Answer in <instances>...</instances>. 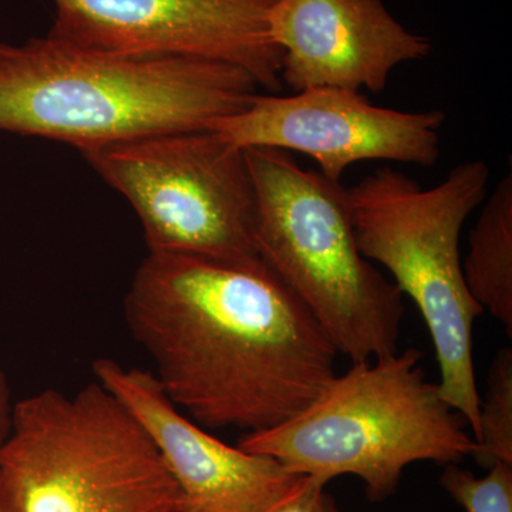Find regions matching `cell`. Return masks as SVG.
<instances>
[{"mask_svg": "<svg viewBox=\"0 0 512 512\" xmlns=\"http://www.w3.org/2000/svg\"><path fill=\"white\" fill-rule=\"evenodd\" d=\"M444 121L441 110L384 109L350 90L311 89L288 97L258 94L247 109L208 128L239 148L306 154L319 173L340 183L360 161L431 167L440 160Z\"/></svg>", "mask_w": 512, "mask_h": 512, "instance_id": "9", "label": "cell"}, {"mask_svg": "<svg viewBox=\"0 0 512 512\" xmlns=\"http://www.w3.org/2000/svg\"><path fill=\"white\" fill-rule=\"evenodd\" d=\"M244 151L259 259L305 303L339 355L359 363L396 353L403 295L360 254L346 188L288 151Z\"/></svg>", "mask_w": 512, "mask_h": 512, "instance_id": "4", "label": "cell"}, {"mask_svg": "<svg viewBox=\"0 0 512 512\" xmlns=\"http://www.w3.org/2000/svg\"><path fill=\"white\" fill-rule=\"evenodd\" d=\"M421 359V350L409 348L352 363L301 413L242 434L238 447L325 485L346 474L359 477L367 498L382 503L410 464L460 463L477 448L466 419L427 379Z\"/></svg>", "mask_w": 512, "mask_h": 512, "instance_id": "3", "label": "cell"}, {"mask_svg": "<svg viewBox=\"0 0 512 512\" xmlns=\"http://www.w3.org/2000/svg\"><path fill=\"white\" fill-rule=\"evenodd\" d=\"M0 478L18 512L184 510L157 448L99 382L16 402Z\"/></svg>", "mask_w": 512, "mask_h": 512, "instance_id": "6", "label": "cell"}, {"mask_svg": "<svg viewBox=\"0 0 512 512\" xmlns=\"http://www.w3.org/2000/svg\"><path fill=\"white\" fill-rule=\"evenodd\" d=\"M478 466L512 464V350L501 349L487 379L485 399H480V436L474 451Z\"/></svg>", "mask_w": 512, "mask_h": 512, "instance_id": "13", "label": "cell"}, {"mask_svg": "<svg viewBox=\"0 0 512 512\" xmlns=\"http://www.w3.org/2000/svg\"><path fill=\"white\" fill-rule=\"evenodd\" d=\"M463 274L471 296L512 335V173L501 178L468 238Z\"/></svg>", "mask_w": 512, "mask_h": 512, "instance_id": "12", "label": "cell"}, {"mask_svg": "<svg viewBox=\"0 0 512 512\" xmlns=\"http://www.w3.org/2000/svg\"><path fill=\"white\" fill-rule=\"evenodd\" d=\"M143 225L148 252L255 261V190L244 148L204 130L80 151Z\"/></svg>", "mask_w": 512, "mask_h": 512, "instance_id": "7", "label": "cell"}, {"mask_svg": "<svg viewBox=\"0 0 512 512\" xmlns=\"http://www.w3.org/2000/svg\"><path fill=\"white\" fill-rule=\"evenodd\" d=\"M440 485L466 512H512V464L495 463L484 477L446 464Z\"/></svg>", "mask_w": 512, "mask_h": 512, "instance_id": "14", "label": "cell"}, {"mask_svg": "<svg viewBox=\"0 0 512 512\" xmlns=\"http://www.w3.org/2000/svg\"><path fill=\"white\" fill-rule=\"evenodd\" d=\"M47 36L123 56H184L241 67L279 93L281 49L269 33L278 0H52Z\"/></svg>", "mask_w": 512, "mask_h": 512, "instance_id": "8", "label": "cell"}, {"mask_svg": "<svg viewBox=\"0 0 512 512\" xmlns=\"http://www.w3.org/2000/svg\"><path fill=\"white\" fill-rule=\"evenodd\" d=\"M13 409H15V403L12 402L8 379L0 363V450L5 446L12 431Z\"/></svg>", "mask_w": 512, "mask_h": 512, "instance_id": "16", "label": "cell"}, {"mask_svg": "<svg viewBox=\"0 0 512 512\" xmlns=\"http://www.w3.org/2000/svg\"><path fill=\"white\" fill-rule=\"evenodd\" d=\"M259 84L241 67L184 56H123L35 37L0 43V131L77 150L204 130L247 109Z\"/></svg>", "mask_w": 512, "mask_h": 512, "instance_id": "2", "label": "cell"}, {"mask_svg": "<svg viewBox=\"0 0 512 512\" xmlns=\"http://www.w3.org/2000/svg\"><path fill=\"white\" fill-rule=\"evenodd\" d=\"M96 382L140 424L170 471L188 512H269L303 476L275 458L248 453L181 412L153 373L113 359L94 360Z\"/></svg>", "mask_w": 512, "mask_h": 512, "instance_id": "10", "label": "cell"}, {"mask_svg": "<svg viewBox=\"0 0 512 512\" xmlns=\"http://www.w3.org/2000/svg\"><path fill=\"white\" fill-rule=\"evenodd\" d=\"M326 485L303 476L295 490L269 512H328L329 495Z\"/></svg>", "mask_w": 512, "mask_h": 512, "instance_id": "15", "label": "cell"}, {"mask_svg": "<svg viewBox=\"0 0 512 512\" xmlns=\"http://www.w3.org/2000/svg\"><path fill=\"white\" fill-rule=\"evenodd\" d=\"M123 309L168 399L207 430L272 429L336 376L328 333L261 259L148 252Z\"/></svg>", "mask_w": 512, "mask_h": 512, "instance_id": "1", "label": "cell"}, {"mask_svg": "<svg viewBox=\"0 0 512 512\" xmlns=\"http://www.w3.org/2000/svg\"><path fill=\"white\" fill-rule=\"evenodd\" d=\"M328 512H339L338 507H336L335 501H333L332 497L329 498Z\"/></svg>", "mask_w": 512, "mask_h": 512, "instance_id": "18", "label": "cell"}, {"mask_svg": "<svg viewBox=\"0 0 512 512\" xmlns=\"http://www.w3.org/2000/svg\"><path fill=\"white\" fill-rule=\"evenodd\" d=\"M183 512H188V511H183Z\"/></svg>", "mask_w": 512, "mask_h": 512, "instance_id": "19", "label": "cell"}, {"mask_svg": "<svg viewBox=\"0 0 512 512\" xmlns=\"http://www.w3.org/2000/svg\"><path fill=\"white\" fill-rule=\"evenodd\" d=\"M269 33L281 49V80L293 93L386 89L403 63L430 56L426 36L404 28L383 0H278Z\"/></svg>", "mask_w": 512, "mask_h": 512, "instance_id": "11", "label": "cell"}, {"mask_svg": "<svg viewBox=\"0 0 512 512\" xmlns=\"http://www.w3.org/2000/svg\"><path fill=\"white\" fill-rule=\"evenodd\" d=\"M485 161L458 164L424 190L409 175L384 167L346 190L357 248L383 265L429 329L444 400L480 436V393L474 370V323L484 309L463 274L464 224L487 197Z\"/></svg>", "mask_w": 512, "mask_h": 512, "instance_id": "5", "label": "cell"}, {"mask_svg": "<svg viewBox=\"0 0 512 512\" xmlns=\"http://www.w3.org/2000/svg\"><path fill=\"white\" fill-rule=\"evenodd\" d=\"M0 512H18L9 491L6 490L5 484H3L2 478H0Z\"/></svg>", "mask_w": 512, "mask_h": 512, "instance_id": "17", "label": "cell"}]
</instances>
